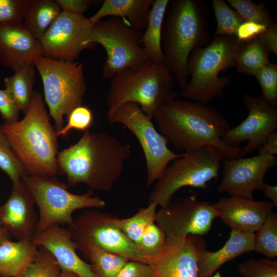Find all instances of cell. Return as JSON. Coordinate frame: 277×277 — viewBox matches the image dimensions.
Listing matches in <instances>:
<instances>
[{"mask_svg":"<svg viewBox=\"0 0 277 277\" xmlns=\"http://www.w3.org/2000/svg\"><path fill=\"white\" fill-rule=\"evenodd\" d=\"M153 118L159 132L178 150L187 152L208 146L219 150L225 159L242 157V148L230 147L223 142L230 126L212 106L174 99L159 107Z\"/></svg>","mask_w":277,"mask_h":277,"instance_id":"cell-1","label":"cell"},{"mask_svg":"<svg viewBox=\"0 0 277 277\" xmlns=\"http://www.w3.org/2000/svg\"><path fill=\"white\" fill-rule=\"evenodd\" d=\"M131 146L104 132L89 130L74 144L58 152V172L68 185H86L90 190H110L131 155Z\"/></svg>","mask_w":277,"mask_h":277,"instance_id":"cell-2","label":"cell"},{"mask_svg":"<svg viewBox=\"0 0 277 277\" xmlns=\"http://www.w3.org/2000/svg\"><path fill=\"white\" fill-rule=\"evenodd\" d=\"M166 11L162 32L164 64L183 90L188 83L191 53L210 43L208 9L201 0H174Z\"/></svg>","mask_w":277,"mask_h":277,"instance_id":"cell-3","label":"cell"},{"mask_svg":"<svg viewBox=\"0 0 277 277\" xmlns=\"http://www.w3.org/2000/svg\"><path fill=\"white\" fill-rule=\"evenodd\" d=\"M2 127L28 175L55 176L58 173V136L39 92L34 91L22 120L12 124L3 123Z\"/></svg>","mask_w":277,"mask_h":277,"instance_id":"cell-4","label":"cell"},{"mask_svg":"<svg viewBox=\"0 0 277 277\" xmlns=\"http://www.w3.org/2000/svg\"><path fill=\"white\" fill-rule=\"evenodd\" d=\"M107 116L127 103H134L151 119L157 109L175 99L174 78L164 63L147 62L137 70L126 69L111 78Z\"/></svg>","mask_w":277,"mask_h":277,"instance_id":"cell-5","label":"cell"},{"mask_svg":"<svg viewBox=\"0 0 277 277\" xmlns=\"http://www.w3.org/2000/svg\"><path fill=\"white\" fill-rule=\"evenodd\" d=\"M243 42L235 36H218L206 46L193 50L187 63L190 80L182 90L183 97L206 105L221 97L232 76H220V73L235 66L236 54Z\"/></svg>","mask_w":277,"mask_h":277,"instance_id":"cell-6","label":"cell"},{"mask_svg":"<svg viewBox=\"0 0 277 277\" xmlns=\"http://www.w3.org/2000/svg\"><path fill=\"white\" fill-rule=\"evenodd\" d=\"M34 66L42 78L49 115L54 122L56 131H59L64 126V116L83 105L86 90L83 64L40 55L35 60Z\"/></svg>","mask_w":277,"mask_h":277,"instance_id":"cell-7","label":"cell"},{"mask_svg":"<svg viewBox=\"0 0 277 277\" xmlns=\"http://www.w3.org/2000/svg\"><path fill=\"white\" fill-rule=\"evenodd\" d=\"M223 159L219 150L208 146L183 153L169 165L155 182L148 196V203L163 207L171 202L173 195L183 187L207 189V182L218 178Z\"/></svg>","mask_w":277,"mask_h":277,"instance_id":"cell-8","label":"cell"},{"mask_svg":"<svg viewBox=\"0 0 277 277\" xmlns=\"http://www.w3.org/2000/svg\"><path fill=\"white\" fill-rule=\"evenodd\" d=\"M22 180L31 191L38 211L37 234L54 226L70 225L72 214L79 209L102 208L105 202L93 196V190L76 194L68 190L69 186L55 176L26 175Z\"/></svg>","mask_w":277,"mask_h":277,"instance_id":"cell-9","label":"cell"},{"mask_svg":"<svg viewBox=\"0 0 277 277\" xmlns=\"http://www.w3.org/2000/svg\"><path fill=\"white\" fill-rule=\"evenodd\" d=\"M142 33L125 19L108 17L93 24L88 44L101 45L106 53L102 76L111 79L126 69L137 70L149 59L143 47Z\"/></svg>","mask_w":277,"mask_h":277,"instance_id":"cell-10","label":"cell"},{"mask_svg":"<svg viewBox=\"0 0 277 277\" xmlns=\"http://www.w3.org/2000/svg\"><path fill=\"white\" fill-rule=\"evenodd\" d=\"M108 118L111 124L124 125L138 141L145 159L148 188L162 176L170 163L183 155L168 148L167 140L136 103L123 105Z\"/></svg>","mask_w":277,"mask_h":277,"instance_id":"cell-11","label":"cell"},{"mask_svg":"<svg viewBox=\"0 0 277 277\" xmlns=\"http://www.w3.org/2000/svg\"><path fill=\"white\" fill-rule=\"evenodd\" d=\"M117 219L108 213L86 211L74 219L68 229L75 244L90 246L129 260L146 263L137 245L118 226Z\"/></svg>","mask_w":277,"mask_h":277,"instance_id":"cell-12","label":"cell"},{"mask_svg":"<svg viewBox=\"0 0 277 277\" xmlns=\"http://www.w3.org/2000/svg\"><path fill=\"white\" fill-rule=\"evenodd\" d=\"M216 217L214 204L199 201L193 194L161 207L156 211L155 223L166 239H182L188 235L206 234Z\"/></svg>","mask_w":277,"mask_h":277,"instance_id":"cell-13","label":"cell"},{"mask_svg":"<svg viewBox=\"0 0 277 277\" xmlns=\"http://www.w3.org/2000/svg\"><path fill=\"white\" fill-rule=\"evenodd\" d=\"M93 25L84 15L62 12L39 40L43 55L62 62H75L88 44Z\"/></svg>","mask_w":277,"mask_h":277,"instance_id":"cell-14","label":"cell"},{"mask_svg":"<svg viewBox=\"0 0 277 277\" xmlns=\"http://www.w3.org/2000/svg\"><path fill=\"white\" fill-rule=\"evenodd\" d=\"M243 100L248 110L246 118L225 133L222 140L227 145L239 147L243 143L242 157L259 150L267 137L277 128V107L266 101L262 96H253L247 93Z\"/></svg>","mask_w":277,"mask_h":277,"instance_id":"cell-15","label":"cell"},{"mask_svg":"<svg viewBox=\"0 0 277 277\" xmlns=\"http://www.w3.org/2000/svg\"><path fill=\"white\" fill-rule=\"evenodd\" d=\"M223 177L217 191L231 196L253 199V192L263 190L264 177L276 166V157L270 154H258L252 157L225 159Z\"/></svg>","mask_w":277,"mask_h":277,"instance_id":"cell-16","label":"cell"},{"mask_svg":"<svg viewBox=\"0 0 277 277\" xmlns=\"http://www.w3.org/2000/svg\"><path fill=\"white\" fill-rule=\"evenodd\" d=\"M205 245V242L199 236L166 239L161 253L145 259L151 277H198L199 252Z\"/></svg>","mask_w":277,"mask_h":277,"instance_id":"cell-17","label":"cell"},{"mask_svg":"<svg viewBox=\"0 0 277 277\" xmlns=\"http://www.w3.org/2000/svg\"><path fill=\"white\" fill-rule=\"evenodd\" d=\"M35 205L31 191L22 180L12 184L9 197L0 206V226L17 241L32 242L38 230Z\"/></svg>","mask_w":277,"mask_h":277,"instance_id":"cell-18","label":"cell"},{"mask_svg":"<svg viewBox=\"0 0 277 277\" xmlns=\"http://www.w3.org/2000/svg\"><path fill=\"white\" fill-rule=\"evenodd\" d=\"M218 217L231 229L255 233L261 227L273 205L269 201L230 196L214 204Z\"/></svg>","mask_w":277,"mask_h":277,"instance_id":"cell-19","label":"cell"},{"mask_svg":"<svg viewBox=\"0 0 277 277\" xmlns=\"http://www.w3.org/2000/svg\"><path fill=\"white\" fill-rule=\"evenodd\" d=\"M32 242L37 247H43L49 250L62 271L72 272L80 277H96L90 265L77 254L76 246L68 228L53 226L38 234Z\"/></svg>","mask_w":277,"mask_h":277,"instance_id":"cell-20","label":"cell"},{"mask_svg":"<svg viewBox=\"0 0 277 277\" xmlns=\"http://www.w3.org/2000/svg\"><path fill=\"white\" fill-rule=\"evenodd\" d=\"M43 55L39 40L24 25L0 28V65L15 71L26 65L34 66Z\"/></svg>","mask_w":277,"mask_h":277,"instance_id":"cell-21","label":"cell"},{"mask_svg":"<svg viewBox=\"0 0 277 277\" xmlns=\"http://www.w3.org/2000/svg\"><path fill=\"white\" fill-rule=\"evenodd\" d=\"M254 233L232 229L228 240L216 251H208L206 245L199 252L198 277H209L223 264L246 252L253 251Z\"/></svg>","mask_w":277,"mask_h":277,"instance_id":"cell-22","label":"cell"},{"mask_svg":"<svg viewBox=\"0 0 277 277\" xmlns=\"http://www.w3.org/2000/svg\"><path fill=\"white\" fill-rule=\"evenodd\" d=\"M153 0H105L89 19L93 25L108 17H117L126 21L142 33L146 29L150 9Z\"/></svg>","mask_w":277,"mask_h":277,"instance_id":"cell-23","label":"cell"},{"mask_svg":"<svg viewBox=\"0 0 277 277\" xmlns=\"http://www.w3.org/2000/svg\"><path fill=\"white\" fill-rule=\"evenodd\" d=\"M38 247L32 242L7 240L0 245V277H17L34 259Z\"/></svg>","mask_w":277,"mask_h":277,"instance_id":"cell-24","label":"cell"},{"mask_svg":"<svg viewBox=\"0 0 277 277\" xmlns=\"http://www.w3.org/2000/svg\"><path fill=\"white\" fill-rule=\"evenodd\" d=\"M169 0H153L150 9L146 29L141 39L143 47L151 62L164 63L161 38L163 22Z\"/></svg>","mask_w":277,"mask_h":277,"instance_id":"cell-25","label":"cell"},{"mask_svg":"<svg viewBox=\"0 0 277 277\" xmlns=\"http://www.w3.org/2000/svg\"><path fill=\"white\" fill-rule=\"evenodd\" d=\"M62 12L56 0H31L25 15L24 26L39 40Z\"/></svg>","mask_w":277,"mask_h":277,"instance_id":"cell-26","label":"cell"},{"mask_svg":"<svg viewBox=\"0 0 277 277\" xmlns=\"http://www.w3.org/2000/svg\"><path fill=\"white\" fill-rule=\"evenodd\" d=\"M14 72L13 75L4 78L5 89L12 96L19 111L25 114L28 109L34 92V66L26 65Z\"/></svg>","mask_w":277,"mask_h":277,"instance_id":"cell-27","label":"cell"},{"mask_svg":"<svg viewBox=\"0 0 277 277\" xmlns=\"http://www.w3.org/2000/svg\"><path fill=\"white\" fill-rule=\"evenodd\" d=\"M269 49L260 36L244 42L235 58V66L238 72L254 75L270 63Z\"/></svg>","mask_w":277,"mask_h":277,"instance_id":"cell-28","label":"cell"},{"mask_svg":"<svg viewBox=\"0 0 277 277\" xmlns=\"http://www.w3.org/2000/svg\"><path fill=\"white\" fill-rule=\"evenodd\" d=\"M75 245L83 255L90 262L89 264L96 277H116L121 268L129 261L122 255L90 246Z\"/></svg>","mask_w":277,"mask_h":277,"instance_id":"cell-29","label":"cell"},{"mask_svg":"<svg viewBox=\"0 0 277 277\" xmlns=\"http://www.w3.org/2000/svg\"><path fill=\"white\" fill-rule=\"evenodd\" d=\"M157 206L154 203H149L147 207L140 208L131 217L117 218V223L121 230L136 245L147 228L155 222Z\"/></svg>","mask_w":277,"mask_h":277,"instance_id":"cell-30","label":"cell"},{"mask_svg":"<svg viewBox=\"0 0 277 277\" xmlns=\"http://www.w3.org/2000/svg\"><path fill=\"white\" fill-rule=\"evenodd\" d=\"M256 232L254 233L253 251L267 258L274 259L277 256V214L272 211Z\"/></svg>","mask_w":277,"mask_h":277,"instance_id":"cell-31","label":"cell"},{"mask_svg":"<svg viewBox=\"0 0 277 277\" xmlns=\"http://www.w3.org/2000/svg\"><path fill=\"white\" fill-rule=\"evenodd\" d=\"M34 259L17 277H58L62 270L51 252L43 247H38Z\"/></svg>","mask_w":277,"mask_h":277,"instance_id":"cell-32","label":"cell"},{"mask_svg":"<svg viewBox=\"0 0 277 277\" xmlns=\"http://www.w3.org/2000/svg\"><path fill=\"white\" fill-rule=\"evenodd\" d=\"M212 9L216 21L214 37L235 36L239 26L245 21L223 0H212Z\"/></svg>","mask_w":277,"mask_h":277,"instance_id":"cell-33","label":"cell"},{"mask_svg":"<svg viewBox=\"0 0 277 277\" xmlns=\"http://www.w3.org/2000/svg\"><path fill=\"white\" fill-rule=\"evenodd\" d=\"M0 169L5 173L12 184L16 183L28 172L14 153L0 124Z\"/></svg>","mask_w":277,"mask_h":277,"instance_id":"cell-34","label":"cell"},{"mask_svg":"<svg viewBox=\"0 0 277 277\" xmlns=\"http://www.w3.org/2000/svg\"><path fill=\"white\" fill-rule=\"evenodd\" d=\"M227 2L245 21L267 26L275 23L264 3L256 4L250 0H227Z\"/></svg>","mask_w":277,"mask_h":277,"instance_id":"cell-35","label":"cell"},{"mask_svg":"<svg viewBox=\"0 0 277 277\" xmlns=\"http://www.w3.org/2000/svg\"><path fill=\"white\" fill-rule=\"evenodd\" d=\"M166 240L164 232L154 222L147 228L137 246L145 260L161 253L165 247Z\"/></svg>","mask_w":277,"mask_h":277,"instance_id":"cell-36","label":"cell"},{"mask_svg":"<svg viewBox=\"0 0 277 277\" xmlns=\"http://www.w3.org/2000/svg\"><path fill=\"white\" fill-rule=\"evenodd\" d=\"M31 0H0V28L23 25Z\"/></svg>","mask_w":277,"mask_h":277,"instance_id":"cell-37","label":"cell"},{"mask_svg":"<svg viewBox=\"0 0 277 277\" xmlns=\"http://www.w3.org/2000/svg\"><path fill=\"white\" fill-rule=\"evenodd\" d=\"M243 277H277V261L269 258L249 259L238 266Z\"/></svg>","mask_w":277,"mask_h":277,"instance_id":"cell-38","label":"cell"},{"mask_svg":"<svg viewBox=\"0 0 277 277\" xmlns=\"http://www.w3.org/2000/svg\"><path fill=\"white\" fill-rule=\"evenodd\" d=\"M262 90V97L269 104H277V65L269 63L254 75Z\"/></svg>","mask_w":277,"mask_h":277,"instance_id":"cell-39","label":"cell"},{"mask_svg":"<svg viewBox=\"0 0 277 277\" xmlns=\"http://www.w3.org/2000/svg\"><path fill=\"white\" fill-rule=\"evenodd\" d=\"M93 121V112L88 107L81 105L74 108L67 116V124L56 131L57 136H65L72 130L86 131Z\"/></svg>","mask_w":277,"mask_h":277,"instance_id":"cell-40","label":"cell"},{"mask_svg":"<svg viewBox=\"0 0 277 277\" xmlns=\"http://www.w3.org/2000/svg\"><path fill=\"white\" fill-rule=\"evenodd\" d=\"M19 112L8 91L0 89V115L4 123L12 124L19 121Z\"/></svg>","mask_w":277,"mask_h":277,"instance_id":"cell-41","label":"cell"},{"mask_svg":"<svg viewBox=\"0 0 277 277\" xmlns=\"http://www.w3.org/2000/svg\"><path fill=\"white\" fill-rule=\"evenodd\" d=\"M268 26L256 22L244 21L238 27L235 36L240 41H249L264 33Z\"/></svg>","mask_w":277,"mask_h":277,"instance_id":"cell-42","label":"cell"},{"mask_svg":"<svg viewBox=\"0 0 277 277\" xmlns=\"http://www.w3.org/2000/svg\"><path fill=\"white\" fill-rule=\"evenodd\" d=\"M116 277H151V272L147 264L129 260L121 268Z\"/></svg>","mask_w":277,"mask_h":277,"instance_id":"cell-43","label":"cell"},{"mask_svg":"<svg viewBox=\"0 0 277 277\" xmlns=\"http://www.w3.org/2000/svg\"><path fill=\"white\" fill-rule=\"evenodd\" d=\"M63 12L84 15L93 4L91 0H56Z\"/></svg>","mask_w":277,"mask_h":277,"instance_id":"cell-44","label":"cell"},{"mask_svg":"<svg viewBox=\"0 0 277 277\" xmlns=\"http://www.w3.org/2000/svg\"><path fill=\"white\" fill-rule=\"evenodd\" d=\"M259 36L267 46L271 53L277 55L276 23L269 26L267 30Z\"/></svg>","mask_w":277,"mask_h":277,"instance_id":"cell-45","label":"cell"},{"mask_svg":"<svg viewBox=\"0 0 277 277\" xmlns=\"http://www.w3.org/2000/svg\"><path fill=\"white\" fill-rule=\"evenodd\" d=\"M259 154H277V132L271 133L266 138L263 145L258 150Z\"/></svg>","mask_w":277,"mask_h":277,"instance_id":"cell-46","label":"cell"},{"mask_svg":"<svg viewBox=\"0 0 277 277\" xmlns=\"http://www.w3.org/2000/svg\"><path fill=\"white\" fill-rule=\"evenodd\" d=\"M263 191L265 197L272 201L274 206H277V186L270 185L265 183Z\"/></svg>","mask_w":277,"mask_h":277,"instance_id":"cell-47","label":"cell"},{"mask_svg":"<svg viewBox=\"0 0 277 277\" xmlns=\"http://www.w3.org/2000/svg\"><path fill=\"white\" fill-rule=\"evenodd\" d=\"M9 240H11L10 235L3 227L0 226V245Z\"/></svg>","mask_w":277,"mask_h":277,"instance_id":"cell-48","label":"cell"},{"mask_svg":"<svg viewBox=\"0 0 277 277\" xmlns=\"http://www.w3.org/2000/svg\"><path fill=\"white\" fill-rule=\"evenodd\" d=\"M58 277H80V276L72 272L62 271Z\"/></svg>","mask_w":277,"mask_h":277,"instance_id":"cell-49","label":"cell"},{"mask_svg":"<svg viewBox=\"0 0 277 277\" xmlns=\"http://www.w3.org/2000/svg\"><path fill=\"white\" fill-rule=\"evenodd\" d=\"M209 277H222L220 272H216Z\"/></svg>","mask_w":277,"mask_h":277,"instance_id":"cell-50","label":"cell"}]
</instances>
